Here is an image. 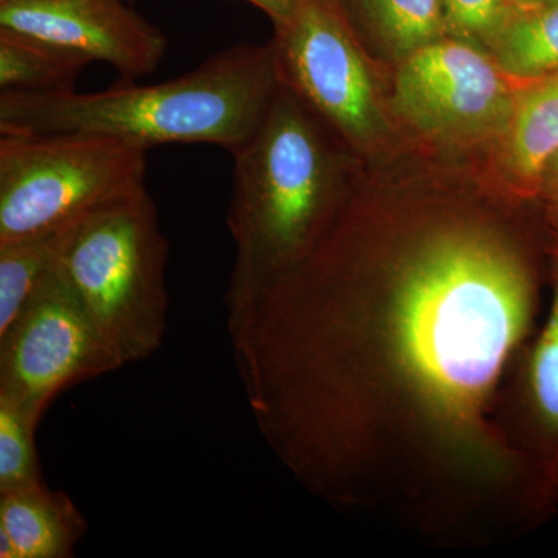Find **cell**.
<instances>
[{"mask_svg":"<svg viewBox=\"0 0 558 558\" xmlns=\"http://www.w3.org/2000/svg\"><path fill=\"white\" fill-rule=\"evenodd\" d=\"M549 240L483 161L413 146L365 165L299 263L226 295L250 410L293 478L440 546L548 523L497 403Z\"/></svg>","mask_w":558,"mask_h":558,"instance_id":"1","label":"cell"},{"mask_svg":"<svg viewBox=\"0 0 558 558\" xmlns=\"http://www.w3.org/2000/svg\"><path fill=\"white\" fill-rule=\"evenodd\" d=\"M279 89L271 44H238L157 84L120 80L101 92H0V132L106 135L153 148L204 143L236 153Z\"/></svg>","mask_w":558,"mask_h":558,"instance_id":"2","label":"cell"},{"mask_svg":"<svg viewBox=\"0 0 558 558\" xmlns=\"http://www.w3.org/2000/svg\"><path fill=\"white\" fill-rule=\"evenodd\" d=\"M231 156L234 264L226 295H238L314 247L366 163L281 83L258 130Z\"/></svg>","mask_w":558,"mask_h":558,"instance_id":"3","label":"cell"},{"mask_svg":"<svg viewBox=\"0 0 558 558\" xmlns=\"http://www.w3.org/2000/svg\"><path fill=\"white\" fill-rule=\"evenodd\" d=\"M168 256L146 185L62 231L58 267L123 366L163 344Z\"/></svg>","mask_w":558,"mask_h":558,"instance_id":"4","label":"cell"},{"mask_svg":"<svg viewBox=\"0 0 558 558\" xmlns=\"http://www.w3.org/2000/svg\"><path fill=\"white\" fill-rule=\"evenodd\" d=\"M270 40L289 87L363 163L411 148L391 109L392 70L369 53L341 0H299Z\"/></svg>","mask_w":558,"mask_h":558,"instance_id":"5","label":"cell"},{"mask_svg":"<svg viewBox=\"0 0 558 558\" xmlns=\"http://www.w3.org/2000/svg\"><path fill=\"white\" fill-rule=\"evenodd\" d=\"M146 157L106 135L0 132V244L69 229L142 189Z\"/></svg>","mask_w":558,"mask_h":558,"instance_id":"6","label":"cell"},{"mask_svg":"<svg viewBox=\"0 0 558 558\" xmlns=\"http://www.w3.org/2000/svg\"><path fill=\"white\" fill-rule=\"evenodd\" d=\"M517 90L486 51L446 38L392 69V116L411 145L486 163L508 132Z\"/></svg>","mask_w":558,"mask_h":558,"instance_id":"7","label":"cell"},{"mask_svg":"<svg viewBox=\"0 0 558 558\" xmlns=\"http://www.w3.org/2000/svg\"><path fill=\"white\" fill-rule=\"evenodd\" d=\"M120 368L123 363L54 260L24 310L0 333V396L39 422L62 389Z\"/></svg>","mask_w":558,"mask_h":558,"instance_id":"8","label":"cell"},{"mask_svg":"<svg viewBox=\"0 0 558 558\" xmlns=\"http://www.w3.org/2000/svg\"><path fill=\"white\" fill-rule=\"evenodd\" d=\"M550 301L545 322L510 366L497 403V425L531 473L539 502L558 513V234L549 240Z\"/></svg>","mask_w":558,"mask_h":558,"instance_id":"9","label":"cell"},{"mask_svg":"<svg viewBox=\"0 0 558 558\" xmlns=\"http://www.w3.org/2000/svg\"><path fill=\"white\" fill-rule=\"evenodd\" d=\"M0 28L101 61L121 80L150 75L168 39L121 0H0Z\"/></svg>","mask_w":558,"mask_h":558,"instance_id":"10","label":"cell"},{"mask_svg":"<svg viewBox=\"0 0 558 558\" xmlns=\"http://www.w3.org/2000/svg\"><path fill=\"white\" fill-rule=\"evenodd\" d=\"M558 153V73L523 84L505 137L486 167L510 193L534 201L546 163Z\"/></svg>","mask_w":558,"mask_h":558,"instance_id":"11","label":"cell"},{"mask_svg":"<svg viewBox=\"0 0 558 558\" xmlns=\"http://www.w3.org/2000/svg\"><path fill=\"white\" fill-rule=\"evenodd\" d=\"M86 531L65 492L39 483L0 494L2 558H70Z\"/></svg>","mask_w":558,"mask_h":558,"instance_id":"12","label":"cell"},{"mask_svg":"<svg viewBox=\"0 0 558 558\" xmlns=\"http://www.w3.org/2000/svg\"><path fill=\"white\" fill-rule=\"evenodd\" d=\"M373 57L396 69L418 50L449 38L440 0H341Z\"/></svg>","mask_w":558,"mask_h":558,"instance_id":"13","label":"cell"},{"mask_svg":"<svg viewBox=\"0 0 558 558\" xmlns=\"http://www.w3.org/2000/svg\"><path fill=\"white\" fill-rule=\"evenodd\" d=\"M90 62L47 40L0 28V92L73 90Z\"/></svg>","mask_w":558,"mask_h":558,"instance_id":"14","label":"cell"},{"mask_svg":"<svg viewBox=\"0 0 558 558\" xmlns=\"http://www.w3.org/2000/svg\"><path fill=\"white\" fill-rule=\"evenodd\" d=\"M492 60L517 86L558 73V3L520 9L501 32Z\"/></svg>","mask_w":558,"mask_h":558,"instance_id":"15","label":"cell"},{"mask_svg":"<svg viewBox=\"0 0 558 558\" xmlns=\"http://www.w3.org/2000/svg\"><path fill=\"white\" fill-rule=\"evenodd\" d=\"M62 231L0 244V333L53 269Z\"/></svg>","mask_w":558,"mask_h":558,"instance_id":"16","label":"cell"},{"mask_svg":"<svg viewBox=\"0 0 558 558\" xmlns=\"http://www.w3.org/2000/svg\"><path fill=\"white\" fill-rule=\"evenodd\" d=\"M38 424L0 396V494L44 483L35 446Z\"/></svg>","mask_w":558,"mask_h":558,"instance_id":"17","label":"cell"},{"mask_svg":"<svg viewBox=\"0 0 558 558\" xmlns=\"http://www.w3.org/2000/svg\"><path fill=\"white\" fill-rule=\"evenodd\" d=\"M449 38L490 54L506 25L519 10L513 0H440Z\"/></svg>","mask_w":558,"mask_h":558,"instance_id":"18","label":"cell"},{"mask_svg":"<svg viewBox=\"0 0 558 558\" xmlns=\"http://www.w3.org/2000/svg\"><path fill=\"white\" fill-rule=\"evenodd\" d=\"M543 219L550 231L558 234V153L546 163L535 197Z\"/></svg>","mask_w":558,"mask_h":558,"instance_id":"19","label":"cell"},{"mask_svg":"<svg viewBox=\"0 0 558 558\" xmlns=\"http://www.w3.org/2000/svg\"><path fill=\"white\" fill-rule=\"evenodd\" d=\"M269 16L274 28L281 27L292 16L299 0H244Z\"/></svg>","mask_w":558,"mask_h":558,"instance_id":"20","label":"cell"},{"mask_svg":"<svg viewBox=\"0 0 558 558\" xmlns=\"http://www.w3.org/2000/svg\"><path fill=\"white\" fill-rule=\"evenodd\" d=\"M520 9H534V7L550 5L558 3V0H513Z\"/></svg>","mask_w":558,"mask_h":558,"instance_id":"21","label":"cell"}]
</instances>
